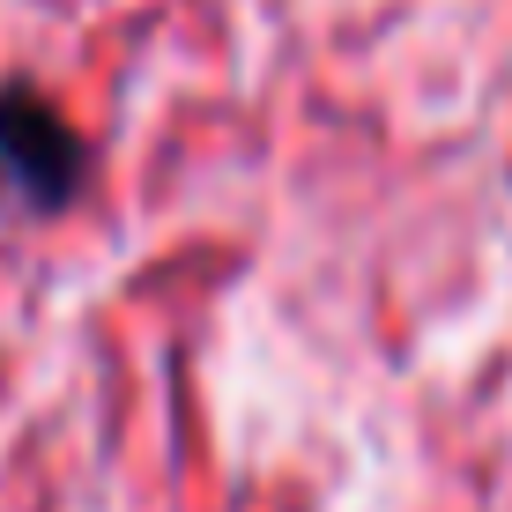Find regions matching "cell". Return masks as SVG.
Masks as SVG:
<instances>
[{"label": "cell", "mask_w": 512, "mask_h": 512, "mask_svg": "<svg viewBox=\"0 0 512 512\" xmlns=\"http://www.w3.org/2000/svg\"><path fill=\"white\" fill-rule=\"evenodd\" d=\"M90 186V141L38 82H0V201L15 216H60Z\"/></svg>", "instance_id": "1"}]
</instances>
